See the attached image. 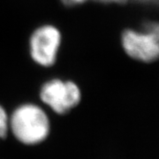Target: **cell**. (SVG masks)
I'll list each match as a JSON object with an SVG mask.
<instances>
[{"mask_svg":"<svg viewBox=\"0 0 159 159\" xmlns=\"http://www.w3.org/2000/svg\"><path fill=\"white\" fill-rule=\"evenodd\" d=\"M9 133V115L0 104V139H5Z\"/></svg>","mask_w":159,"mask_h":159,"instance_id":"5","label":"cell"},{"mask_svg":"<svg viewBox=\"0 0 159 159\" xmlns=\"http://www.w3.org/2000/svg\"><path fill=\"white\" fill-rule=\"evenodd\" d=\"M91 1H95L100 4H104V5H125V3H127L128 0H91Z\"/></svg>","mask_w":159,"mask_h":159,"instance_id":"7","label":"cell"},{"mask_svg":"<svg viewBox=\"0 0 159 159\" xmlns=\"http://www.w3.org/2000/svg\"><path fill=\"white\" fill-rule=\"evenodd\" d=\"M9 131L24 145H37L49 136L51 121L38 104L25 102L17 106L9 116Z\"/></svg>","mask_w":159,"mask_h":159,"instance_id":"1","label":"cell"},{"mask_svg":"<svg viewBox=\"0 0 159 159\" xmlns=\"http://www.w3.org/2000/svg\"><path fill=\"white\" fill-rule=\"evenodd\" d=\"M88 1H90V0H60V2L62 3L63 5L67 6V7H74V6H81V5L87 3Z\"/></svg>","mask_w":159,"mask_h":159,"instance_id":"6","label":"cell"},{"mask_svg":"<svg viewBox=\"0 0 159 159\" xmlns=\"http://www.w3.org/2000/svg\"><path fill=\"white\" fill-rule=\"evenodd\" d=\"M39 97L55 113L64 115L79 105L82 93L80 86L72 80L52 78L41 86Z\"/></svg>","mask_w":159,"mask_h":159,"instance_id":"4","label":"cell"},{"mask_svg":"<svg viewBox=\"0 0 159 159\" xmlns=\"http://www.w3.org/2000/svg\"><path fill=\"white\" fill-rule=\"evenodd\" d=\"M120 44L127 57L137 62L152 64L159 57V29L157 23L142 30L127 28L120 34Z\"/></svg>","mask_w":159,"mask_h":159,"instance_id":"2","label":"cell"},{"mask_svg":"<svg viewBox=\"0 0 159 159\" xmlns=\"http://www.w3.org/2000/svg\"><path fill=\"white\" fill-rule=\"evenodd\" d=\"M62 40V32L53 24L35 28L29 37V53L33 62L44 68L55 66Z\"/></svg>","mask_w":159,"mask_h":159,"instance_id":"3","label":"cell"}]
</instances>
